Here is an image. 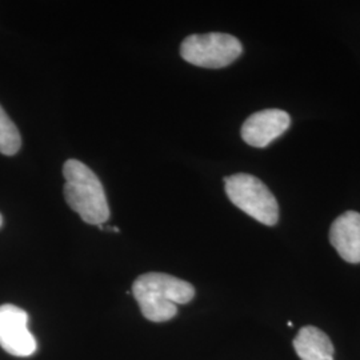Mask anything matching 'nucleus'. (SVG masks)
Returning <instances> with one entry per match:
<instances>
[{"label":"nucleus","mask_w":360,"mask_h":360,"mask_svg":"<svg viewBox=\"0 0 360 360\" xmlns=\"http://www.w3.org/2000/svg\"><path fill=\"white\" fill-rule=\"evenodd\" d=\"M229 199L247 215L266 226H275L279 219L276 198L269 187L248 174H235L224 178Z\"/></svg>","instance_id":"7ed1b4c3"},{"label":"nucleus","mask_w":360,"mask_h":360,"mask_svg":"<svg viewBox=\"0 0 360 360\" xmlns=\"http://www.w3.org/2000/svg\"><path fill=\"white\" fill-rule=\"evenodd\" d=\"M242 52L243 46L238 39L221 32L190 35L180 46V55L187 63L203 68L227 67Z\"/></svg>","instance_id":"20e7f679"},{"label":"nucleus","mask_w":360,"mask_h":360,"mask_svg":"<svg viewBox=\"0 0 360 360\" xmlns=\"http://www.w3.org/2000/svg\"><path fill=\"white\" fill-rule=\"evenodd\" d=\"M1 224H3V217H1V214H0V227H1Z\"/></svg>","instance_id":"9d476101"},{"label":"nucleus","mask_w":360,"mask_h":360,"mask_svg":"<svg viewBox=\"0 0 360 360\" xmlns=\"http://www.w3.org/2000/svg\"><path fill=\"white\" fill-rule=\"evenodd\" d=\"M294 348L302 360H334L335 348L331 339L314 326L299 330L294 339Z\"/></svg>","instance_id":"6e6552de"},{"label":"nucleus","mask_w":360,"mask_h":360,"mask_svg":"<svg viewBox=\"0 0 360 360\" xmlns=\"http://www.w3.org/2000/svg\"><path fill=\"white\" fill-rule=\"evenodd\" d=\"M0 347L18 358H28L37 352V339L28 330L25 309L13 304L0 306Z\"/></svg>","instance_id":"39448f33"},{"label":"nucleus","mask_w":360,"mask_h":360,"mask_svg":"<svg viewBox=\"0 0 360 360\" xmlns=\"http://www.w3.org/2000/svg\"><path fill=\"white\" fill-rule=\"evenodd\" d=\"M291 117L282 110H263L250 116L242 126V138L247 144L263 148L284 134Z\"/></svg>","instance_id":"423d86ee"},{"label":"nucleus","mask_w":360,"mask_h":360,"mask_svg":"<svg viewBox=\"0 0 360 360\" xmlns=\"http://www.w3.org/2000/svg\"><path fill=\"white\" fill-rule=\"evenodd\" d=\"M63 176L65 202L80 218L94 226H102L110 219L103 184L90 167L70 159L63 166Z\"/></svg>","instance_id":"f03ea898"},{"label":"nucleus","mask_w":360,"mask_h":360,"mask_svg":"<svg viewBox=\"0 0 360 360\" xmlns=\"http://www.w3.org/2000/svg\"><path fill=\"white\" fill-rule=\"evenodd\" d=\"M22 138L19 129L0 105V154L13 156L20 150Z\"/></svg>","instance_id":"1a4fd4ad"},{"label":"nucleus","mask_w":360,"mask_h":360,"mask_svg":"<svg viewBox=\"0 0 360 360\" xmlns=\"http://www.w3.org/2000/svg\"><path fill=\"white\" fill-rule=\"evenodd\" d=\"M132 294L146 319L162 323L178 314V304H187L193 300L195 288L193 284L172 275L148 272L134 282Z\"/></svg>","instance_id":"f257e3e1"},{"label":"nucleus","mask_w":360,"mask_h":360,"mask_svg":"<svg viewBox=\"0 0 360 360\" xmlns=\"http://www.w3.org/2000/svg\"><path fill=\"white\" fill-rule=\"evenodd\" d=\"M330 242L336 252L348 263H360V214L347 211L335 219L330 230Z\"/></svg>","instance_id":"0eeeda50"}]
</instances>
